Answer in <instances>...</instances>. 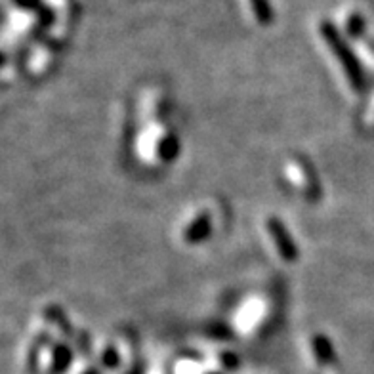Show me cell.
<instances>
[{"label": "cell", "mask_w": 374, "mask_h": 374, "mask_svg": "<svg viewBox=\"0 0 374 374\" xmlns=\"http://www.w3.org/2000/svg\"><path fill=\"white\" fill-rule=\"evenodd\" d=\"M319 31L323 35L325 42L329 45L330 52L334 54L340 65H342L344 73H346V78L349 83L359 86L361 84V67H359V62H357L356 54L351 50V46L346 42V38L342 37V33L338 31L337 25H332L330 21H323L319 25Z\"/></svg>", "instance_id": "obj_1"}, {"label": "cell", "mask_w": 374, "mask_h": 374, "mask_svg": "<svg viewBox=\"0 0 374 374\" xmlns=\"http://www.w3.org/2000/svg\"><path fill=\"white\" fill-rule=\"evenodd\" d=\"M250 8H252L254 18L262 25H269L273 21V8L269 0H248Z\"/></svg>", "instance_id": "obj_2"}, {"label": "cell", "mask_w": 374, "mask_h": 374, "mask_svg": "<svg viewBox=\"0 0 374 374\" xmlns=\"http://www.w3.org/2000/svg\"><path fill=\"white\" fill-rule=\"evenodd\" d=\"M365 27H367V21L363 18L359 12L349 13L348 19H346V31H348L349 37H361L363 31H365Z\"/></svg>", "instance_id": "obj_3"}, {"label": "cell", "mask_w": 374, "mask_h": 374, "mask_svg": "<svg viewBox=\"0 0 374 374\" xmlns=\"http://www.w3.org/2000/svg\"><path fill=\"white\" fill-rule=\"evenodd\" d=\"M368 46H370V50H373V54H374V40H370V42H368Z\"/></svg>", "instance_id": "obj_5"}, {"label": "cell", "mask_w": 374, "mask_h": 374, "mask_svg": "<svg viewBox=\"0 0 374 374\" xmlns=\"http://www.w3.org/2000/svg\"><path fill=\"white\" fill-rule=\"evenodd\" d=\"M13 6H18L19 10H23V12H40L42 10V0H12Z\"/></svg>", "instance_id": "obj_4"}]
</instances>
